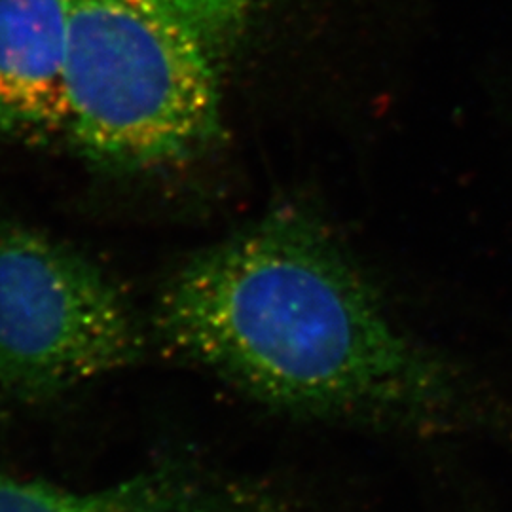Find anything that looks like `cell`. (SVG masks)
I'll return each instance as SVG.
<instances>
[{
    "label": "cell",
    "mask_w": 512,
    "mask_h": 512,
    "mask_svg": "<svg viewBox=\"0 0 512 512\" xmlns=\"http://www.w3.org/2000/svg\"><path fill=\"white\" fill-rule=\"evenodd\" d=\"M205 38L213 52L230 44L249 18L253 0H167Z\"/></svg>",
    "instance_id": "obj_6"
},
{
    "label": "cell",
    "mask_w": 512,
    "mask_h": 512,
    "mask_svg": "<svg viewBox=\"0 0 512 512\" xmlns=\"http://www.w3.org/2000/svg\"><path fill=\"white\" fill-rule=\"evenodd\" d=\"M67 137L93 164H175L219 131L213 50L167 0H63Z\"/></svg>",
    "instance_id": "obj_2"
},
{
    "label": "cell",
    "mask_w": 512,
    "mask_h": 512,
    "mask_svg": "<svg viewBox=\"0 0 512 512\" xmlns=\"http://www.w3.org/2000/svg\"><path fill=\"white\" fill-rule=\"evenodd\" d=\"M147 330L88 256L0 220V393L42 399L145 355Z\"/></svg>",
    "instance_id": "obj_3"
},
{
    "label": "cell",
    "mask_w": 512,
    "mask_h": 512,
    "mask_svg": "<svg viewBox=\"0 0 512 512\" xmlns=\"http://www.w3.org/2000/svg\"><path fill=\"white\" fill-rule=\"evenodd\" d=\"M63 0H0V141L67 137Z\"/></svg>",
    "instance_id": "obj_4"
},
{
    "label": "cell",
    "mask_w": 512,
    "mask_h": 512,
    "mask_svg": "<svg viewBox=\"0 0 512 512\" xmlns=\"http://www.w3.org/2000/svg\"><path fill=\"white\" fill-rule=\"evenodd\" d=\"M152 332L175 357L296 416L403 433L478 416L458 372L300 215L277 213L194 256L160 293Z\"/></svg>",
    "instance_id": "obj_1"
},
{
    "label": "cell",
    "mask_w": 512,
    "mask_h": 512,
    "mask_svg": "<svg viewBox=\"0 0 512 512\" xmlns=\"http://www.w3.org/2000/svg\"><path fill=\"white\" fill-rule=\"evenodd\" d=\"M0 512H296L281 495L167 463L93 492L0 473Z\"/></svg>",
    "instance_id": "obj_5"
}]
</instances>
